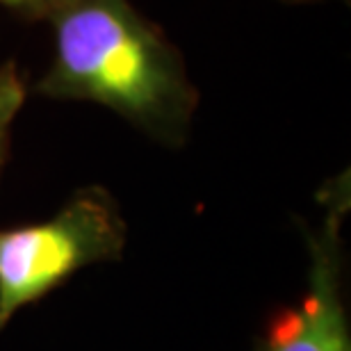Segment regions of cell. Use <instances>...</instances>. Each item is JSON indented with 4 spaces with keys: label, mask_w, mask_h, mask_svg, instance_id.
Here are the masks:
<instances>
[{
    "label": "cell",
    "mask_w": 351,
    "mask_h": 351,
    "mask_svg": "<svg viewBox=\"0 0 351 351\" xmlns=\"http://www.w3.org/2000/svg\"><path fill=\"white\" fill-rule=\"evenodd\" d=\"M75 0H0L5 10L27 21H53Z\"/></svg>",
    "instance_id": "cell-5"
},
{
    "label": "cell",
    "mask_w": 351,
    "mask_h": 351,
    "mask_svg": "<svg viewBox=\"0 0 351 351\" xmlns=\"http://www.w3.org/2000/svg\"><path fill=\"white\" fill-rule=\"evenodd\" d=\"M347 210L349 187L338 180L326 192V217L308 235L306 290L267 319L256 351H351L342 240Z\"/></svg>",
    "instance_id": "cell-3"
},
{
    "label": "cell",
    "mask_w": 351,
    "mask_h": 351,
    "mask_svg": "<svg viewBox=\"0 0 351 351\" xmlns=\"http://www.w3.org/2000/svg\"><path fill=\"white\" fill-rule=\"evenodd\" d=\"M53 62L37 91L105 105L156 142L180 146L199 91L185 62L130 0H75L53 21Z\"/></svg>",
    "instance_id": "cell-1"
},
{
    "label": "cell",
    "mask_w": 351,
    "mask_h": 351,
    "mask_svg": "<svg viewBox=\"0 0 351 351\" xmlns=\"http://www.w3.org/2000/svg\"><path fill=\"white\" fill-rule=\"evenodd\" d=\"M27 87L19 71L16 60H7L0 64V171L5 167L7 151H10L12 125L16 121L21 108L25 103Z\"/></svg>",
    "instance_id": "cell-4"
},
{
    "label": "cell",
    "mask_w": 351,
    "mask_h": 351,
    "mask_svg": "<svg viewBox=\"0 0 351 351\" xmlns=\"http://www.w3.org/2000/svg\"><path fill=\"white\" fill-rule=\"evenodd\" d=\"M125 221L105 187L78 189L51 219L0 230V333L73 274L123 256Z\"/></svg>",
    "instance_id": "cell-2"
}]
</instances>
